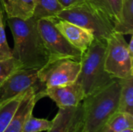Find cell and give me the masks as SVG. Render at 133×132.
<instances>
[{"instance_id": "obj_18", "label": "cell", "mask_w": 133, "mask_h": 132, "mask_svg": "<svg viewBox=\"0 0 133 132\" xmlns=\"http://www.w3.org/2000/svg\"><path fill=\"white\" fill-rule=\"evenodd\" d=\"M25 93L5 102L0 106V132H4L6 129Z\"/></svg>"}, {"instance_id": "obj_1", "label": "cell", "mask_w": 133, "mask_h": 132, "mask_svg": "<svg viewBox=\"0 0 133 132\" xmlns=\"http://www.w3.org/2000/svg\"><path fill=\"white\" fill-rule=\"evenodd\" d=\"M37 19H6L14 41L12 55L23 65V69L39 70L48 61V55L40 34Z\"/></svg>"}, {"instance_id": "obj_6", "label": "cell", "mask_w": 133, "mask_h": 132, "mask_svg": "<svg viewBox=\"0 0 133 132\" xmlns=\"http://www.w3.org/2000/svg\"><path fill=\"white\" fill-rule=\"evenodd\" d=\"M37 26L48 55V61L69 58L80 61L83 52L66 40L50 18L38 19Z\"/></svg>"}, {"instance_id": "obj_11", "label": "cell", "mask_w": 133, "mask_h": 132, "mask_svg": "<svg viewBox=\"0 0 133 132\" xmlns=\"http://www.w3.org/2000/svg\"><path fill=\"white\" fill-rule=\"evenodd\" d=\"M55 27L63 34L66 40L81 52H85L95 37L94 33L76 24L62 19L57 16L50 18Z\"/></svg>"}, {"instance_id": "obj_15", "label": "cell", "mask_w": 133, "mask_h": 132, "mask_svg": "<svg viewBox=\"0 0 133 132\" xmlns=\"http://www.w3.org/2000/svg\"><path fill=\"white\" fill-rule=\"evenodd\" d=\"M120 84L118 111L133 115V76L120 79Z\"/></svg>"}, {"instance_id": "obj_25", "label": "cell", "mask_w": 133, "mask_h": 132, "mask_svg": "<svg viewBox=\"0 0 133 132\" xmlns=\"http://www.w3.org/2000/svg\"><path fill=\"white\" fill-rule=\"evenodd\" d=\"M80 124H81V121H80L79 124L78 125V127L76 128V129L75 130L74 132H81V126H80Z\"/></svg>"}, {"instance_id": "obj_12", "label": "cell", "mask_w": 133, "mask_h": 132, "mask_svg": "<svg viewBox=\"0 0 133 132\" xmlns=\"http://www.w3.org/2000/svg\"><path fill=\"white\" fill-rule=\"evenodd\" d=\"M82 105L68 108H58L52 120V126L48 132H74L81 121Z\"/></svg>"}, {"instance_id": "obj_10", "label": "cell", "mask_w": 133, "mask_h": 132, "mask_svg": "<svg viewBox=\"0 0 133 132\" xmlns=\"http://www.w3.org/2000/svg\"><path fill=\"white\" fill-rule=\"evenodd\" d=\"M44 89L38 87H32L24 93L16 111L4 132H22L26 121L33 115L36 103L43 98L42 93Z\"/></svg>"}, {"instance_id": "obj_26", "label": "cell", "mask_w": 133, "mask_h": 132, "mask_svg": "<svg viewBox=\"0 0 133 132\" xmlns=\"http://www.w3.org/2000/svg\"><path fill=\"white\" fill-rule=\"evenodd\" d=\"M122 132H133V129L132 128H129V129H126V130Z\"/></svg>"}, {"instance_id": "obj_23", "label": "cell", "mask_w": 133, "mask_h": 132, "mask_svg": "<svg viewBox=\"0 0 133 132\" xmlns=\"http://www.w3.org/2000/svg\"><path fill=\"white\" fill-rule=\"evenodd\" d=\"M58 1L64 6V8H67L79 2L82 0H58Z\"/></svg>"}, {"instance_id": "obj_8", "label": "cell", "mask_w": 133, "mask_h": 132, "mask_svg": "<svg viewBox=\"0 0 133 132\" xmlns=\"http://www.w3.org/2000/svg\"><path fill=\"white\" fill-rule=\"evenodd\" d=\"M37 69H20L0 84V106L5 102L25 93L30 88L45 89L38 78Z\"/></svg>"}, {"instance_id": "obj_21", "label": "cell", "mask_w": 133, "mask_h": 132, "mask_svg": "<svg viewBox=\"0 0 133 132\" xmlns=\"http://www.w3.org/2000/svg\"><path fill=\"white\" fill-rule=\"evenodd\" d=\"M52 126V121L36 118L31 115L26 121L22 132L48 131Z\"/></svg>"}, {"instance_id": "obj_20", "label": "cell", "mask_w": 133, "mask_h": 132, "mask_svg": "<svg viewBox=\"0 0 133 132\" xmlns=\"http://www.w3.org/2000/svg\"><path fill=\"white\" fill-rule=\"evenodd\" d=\"M5 23L6 16L4 11L2 0H0V58L12 57V49L9 47L5 35Z\"/></svg>"}, {"instance_id": "obj_4", "label": "cell", "mask_w": 133, "mask_h": 132, "mask_svg": "<svg viewBox=\"0 0 133 132\" xmlns=\"http://www.w3.org/2000/svg\"><path fill=\"white\" fill-rule=\"evenodd\" d=\"M108 40L94 38L80 59V72L76 81L81 85L85 96L104 87L113 78L104 68Z\"/></svg>"}, {"instance_id": "obj_2", "label": "cell", "mask_w": 133, "mask_h": 132, "mask_svg": "<svg viewBox=\"0 0 133 132\" xmlns=\"http://www.w3.org/2000/svg\"><path fill=\"white\" fill-rule=\"evenodd\" d=\"M57 17L91 31L96 38L108 40L115 33L116 19L106 0H82L65 8Z\"/></svg>"}, {"instance_id": "obj_7", "label": "cell", "mask_w": 133, "mask_h": 132, "mask_svg": "<svg viewBox=\"0 0 133 132\" xmlns=\"http://www.w3.org/2000/svg\"><path fill=\"white\" fill-rule=\"evenodd\" d=\"M80 61L64 58L49 60L38 70V78L45 88L63 86L76 82L80 72Z\"/></svg>"}, {"instance_id": "obj_24", "label": "cell", "mask_w": 133, "mask_h": 132, "mask_svg": "<svg viewBox=\"0 0 133 132\" xmlns=\"http://www.w3.org/2000/svg\"><path fill=\"white\" fill-rule=\"evenodd\" d=\"M128 49H129V52L130 55L133 57V37H131L130 41L128 44Z\"/></svg>"}, {"instance_id": "obj_9", "label": "cell", "mask_w": 133, "mask_h": 132, "mask_svg": "<svg viewBox=\"0 0 133 132\" xmlns=\"http://www.w3.org/2000/svg\"><path fill=\"white\" fill-rule=\"evenodd\" d=\"M42 95L51 99L58 108L76 107L85 98L83 89L76 80L70 84L45 88Z\"/></svg>"}, {"instance_id": "obj_14", "label": "cell", "mask_w": 133, "mask_h": 132, "mask_svg": "<svg viewBox=\"0 0 133 132\" xmlns=\"http://www.w3.org/2000/svg\"><path fill=\"white\" fill-rule=\"evenodd\" d=\"M114 31L122 35L133 33V0H124Z\"/></svg>"}, {"instance_id": "obj_5", "label": "cell", "mask_w": 133, "mask_h": 132, "mask_svg": "<svg viewBox=\"0 0 133 132\" xmlns=\"http://www.w3.org/2000/svg\"><path fill=\"white\" fill-rule=\"evenodd\" d=\"M104 68L113 78L122 79L133 76V57L129 52L124 35L115 32L108 39Z\"/></svg>"}, {"instance_id": "obj_16", "label": "cell", "mask_w": 133, "mask_h": 132, "mask_svg": "<svg viewBox=\"0 0 133 132\" xmlns=\"http://www.w3.org/2000/svg\"><path fill=\"white\" fill-rule=\"evenodd\" d=\"M133 128V115L117 111L105 123L100 132H122Z\"/></svg>"}, {"instance_id": "obj_3", "label": "cell", "mask_w": 133, "mask_h": 132, "mask_svg": "<svg viewBox=\"0 0 133 132\" xmlns=\"http://www.w3.org/2000/svg\"><path fill=\"white\" fill-rule=\"evenodd\" d=\"M120 89V79L115 78L104 87L85 96L81 103V132H100L118 111Z\"/></svg>"}, {"instance_id": "obj_17", "label": "cell", "mask_w": 133, "mask_h": 132, "mask_svg": "<svg viewBox=\"0 0 133 132\" xmlns=\"http://www.w3.org/2000/svg\"><path fill=\"white\" fill-rule=\"evenodd\" d=\"M64 9L58 0H37L33 17L37 20L55 17Z\"/></svg>"}, {"instance_id": "obj_19", "label": "cell", "mask_w": 133, "mask_h": 132, "mask_svg": "<svg viewBox=\"0 0 133 132\" xmlns=\"http://www.w3.org/2000/svg\"><path fill=\"white\" fill-rule=\"evenodd\" d=\"M20 69H23V65L14 57L0 58V84L12 74Z\"/></svg>"}, {"instance_id": "obj_22", "label": "cell", "mask_w": 133, "mask_h": 132, "mask_svg": "<svg viewBox=\"0 0 133 132\" xmlns=\"http://www.w3.org/2000/svg\"><path fill=\"white\" fill-rule=\"evenodd\" d=\"M106 1L108 3V5H110L111 9V10H112V12L115 16L116 21H117L118 18L119 16V13H120V11H121L124 0H106Z\"/></svg>"}, {"instance_id": "obj_13", "label": "cell", "mask_w": 133, "mask_h": 132, "mask_svg": "<svg viewBox=\"0 0 133 132\" xmlns=\"http://www.w3.org/2000/svg\"><path fill=\"white\" fill-rule=\"evenodd\" d=\"M6 19L27 20L33 17L37 0H2Z\"/></svg>"}]
</instances>
